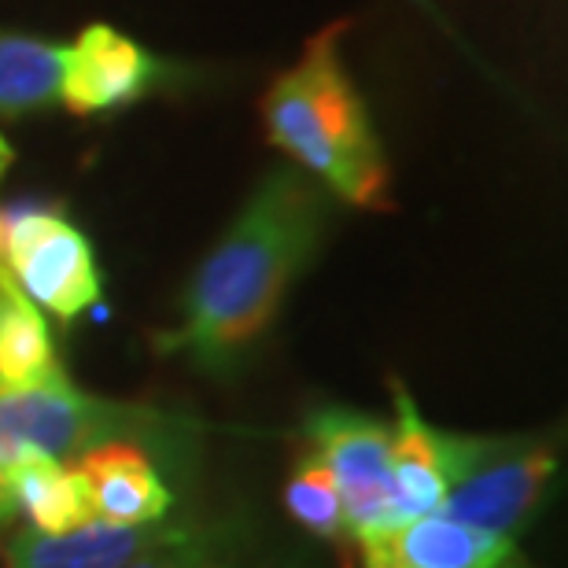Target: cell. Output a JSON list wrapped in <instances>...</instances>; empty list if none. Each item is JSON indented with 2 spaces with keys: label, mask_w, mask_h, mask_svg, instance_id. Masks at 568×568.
I'll use <instances>...</instances> for the list:
<instances>
[{
  "label": "cell",
  "mask_w": 568,
  "mask_h": 568,
  "mask_svg": "<svg viewBox=\"0 0 568 568\" xmlns=\"http://www.w3.org/2000/svg\"><path fill=\"white\" fill-rule=\"evenodd\" d=\"M344 22L317 30L263 100L266 133L295 170L351 207H388V163L339 55Z\"/></svg>",
  "instance_id": "2"
},
{
  "label": "cell",
  "mask_w": 568,
  "mask_h": 568,
  "mask_svg": "<svg viewBox=\"0 0 568 568\" xmlns=\"http://www.w3.org/2000/svg\"><path fill=\"white\" fill-rule=\"evenodd\" d=\"M8 166H11V148H8L4 138H0V178L8 174Z\"/></svg>",
  "instance_id": "18"
},
{
  "label": "cell",
  "mask_w": 568,
  "mask_h": 568,
  "mask_svg": "<svg viewBox=\"0 0 568 568\" xmlns=\"http://www.w3.org/2000/svg\"><path fill=\"white\" fill-rule=\"evenodd\" d=\"M192 525H196L192 517H166L155 525L85 520L82 528L63 536L19 528L0 536V561L4 568H130L144 554L178 542Z\"/></svg>",
  "instance_id": "9"
},
{
  "label": "cell",
  "mask_w": 568,
  "mask_h": 568,
  "mask_svg": "<svg viewBox=\"0 0 568 568\" xmlns=\"http://www.w3.org/2000/svg\"><path fill=\"white\" fill-rule=\"evenodd\" d=\"M63 377L44 314L16 288L0 258V388L22 392Z\"/></svg>",
  "instance_id": "12"
},
{
  "label": "cell",
  "mask_w": 568,
  "mask_h": 568,
  "mask_svg": "<svg viewBox=\"0 0 568 568\" xmlns=\"http://www.w3.org/2000/svg\"><path fill=\"white\" fill-rule=\"evenodd\" d=\"M395 422H392V487L399 520L439 514L447 480L439 462V428H432L406 384H392Z\"/></svg>",
  "instance_id": "11"
},
{
  "label": "cell",
  "mask_w": 568,
  "mask_h": 568,
  "mask_svg": "<svg viewBox=\"0 0 568 568\" xmlns=\"http://www.w3.org/2000/svg\"><path fill=\"white\" fill-rule=\"evenodd\" d=\"M284 506H288V517L311 536L325 539V542H344L351 536L347 525V509L344 498H339L336 480L328 476L325 462L306 447L295 450L292 469H288V484H284Z\"/></svg>",
  "instance_id": "16"
},
{
  "label": "cell",
  "mask_w": 568,
  "mask_h": 568,
  "mask_svg": "<svg viewBox=\"0 0 568 568\" xmlns=\"http://www.w3.org/2000/svg\"><path fill=\"white\" fill-rule=\"evenodd\" d=\"M166 78V67L115 27L93 22L63 49L60 100L74 115H108L138 104Z\"/></svg>",
  "instance_id": "7"
},
{
  "label": "cell",
  "mask_w": 568,
  "mask_h": 568,
  "mask_svg": "<svg viewBox=\"0 0 568 568\" xmlns=\"http://www.w3.org/2000/svg\"><path fill=\"white\" fill-rule=\"evenodd\" d=\"M130 568H300L274 554H258L255 536L233 520H196L170 547L144 554Z\"/></svg>",
  "instance_id": "14"
},
{
  "label": "cell",
  "mask_w": 568,
  "mask_h": 568,
  "mask_svg": "<svg viewBox=\"0 0 568 568\" xmlns=\"http://www.w3.org/2000/svg\"><path fill=\"white\" fill-rule=\"evenodd\" d=\"M306 447L336 480L351 536L358 539L399 520L392 487V422L358 406L325 403L306 417Z\"/></svg>",
  "instance_id": "6"
},
{
  "label": "cell",
  "mask_w": 568,
  "mask_h": 568,
  "mask_svg": "<svg viewBox=\"0 0 568 568\" xmlns=\"http://www.w3.org/2000/svg\"><path fill=\"white\" fill-rule=\"evenodd\" d=\"M0 258L16 288L63 325L100 300L93 244L60 211H0Z\"/></svg>",
  "instance_id": "5"
},
{
  "label": "cell",
  "mask_w": 568,
  "mask_h": 568,
  "mask_svg": "<svg viewBox=\"0 0 568 568\" xmlns=\"http://www.w3.org/2000/svg\"><path fill=\"white\" fill-rule=\"evenodd\" d=\"M362 568H536L517 539L447 514L406 517L358 536Z\"/></svg>",
  "instance_id": "8"
},
{
  "label": "cell",
  "mask_w": 568,
  "mask_h": 568,
  "mask_svg": "<svg viewBox=\"0 0 568 568\" xmlns=\"http://www.w3.org/2000/svg\"><path fill=\"white\" fill-rule=\"evenodd\" d=\"M561 447L554 436H462L439 428V462L454 520L514 539L547 498Z\"/></svg>",
  "instance_id": "4"
},
{
  "label": "cell",
  "mask_w": 568,
  "mask_h": 568,
  "mask_svg": "<svg viewBox=\"0 0 568 568\" xmlns=\"http://www.w3.org/2000/svg\"><path fill=\"white\" fill-rule=\"evenodd\" d=\"M328 203L333 196L303 170H270L192 274L181 322L163 344L170 355L219 381L241 373L311 266L333 214Z\"/></svg>",
  "instance_id": "1"
},
{
  "label": "cell",
  "mask_w": 568,
  "mask_h": 568,
  "mask_svg": "<svg viewBox=\"0 0 568 568\" xmlns=\"http://www.w3.org/2000/svg\"><path fill=\"white\" fill-rule=\"evenodd\" d=\"M85 509L108 525H155L174 509V491L166 487L155 458L133 443H104L67 462Z\"/></svg>",
  "instance_id": "10"
},
{
  "label": "cell",
  "mask_w": 568,
  "mask_h": 568,
  "mask_svg": "<svg viewBox=\"0 0 568 568\" xmlns=\"http://www.w3.org/2000/svg\"><path fill=\"white\" fill-rule=\"evenodd\" d=\"M104 443H133L155 462L181 469L200 454V428L192 417L148 403L100 399L74 388L71 377L22 392L0 388V469L22 450L71 462Z\"/></svg>",
  "instance_id": "3"
},
{
  "label": "cell",
  "mask_w": 568,
  "mask_h": 568,
  "mask_svg": "<svg viewBox=\"0 0 568 568\" xmlns=\"http://www.w3.org/2000/svg\"><path fill=\"white\" fill-rule=\"evenodd\" d=\"M60 44L0 30V115H27L60 100Z\"/></svg>",
  "instance_id": "15"
},
{
  "label": "cell",
  "mask_w": 568,
  "mask_h": 568,
  "mask_svg": "<svg viewBox=\"0 0 568 568\" xmlns=\"http://www.w3.org/2000/svg\"><path fill=\"white\" fill-rule=\"evenodd\" d=\"M16 517H19L16 498H11L8 476H4V469H0V536H4V531H11V520H16Z\"/></svg>",
  "instance_id": "17"
},
{
  "label": "cell",
  "mask_w": 568,
  "mask_h": 568,
  "mask_svg": "<svg viewBox=\"0 0 568 568\" xmlns=\"http://www.w3.org/2000/svg\"><path fill=\"white\" fill-rule=\"evenodd\" d=\"M11 498H16V509L27 514L30 531H41V536H63V531L82 528L89 517L85 498L78 491L67 462L52 458V454L41 450H22L16 462L4 465Z\"/></svg>",
  "instance_id": "13"
}]
</instances>
